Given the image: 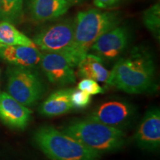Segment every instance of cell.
Listing matches in <instances>:
<instances>
[{
  "instance_id": "obj_1",
  "label": "cell",
  "mask_w": 160,
  "mask_h": 160,
  "mask_svg": "<svg viewBox=\"0 0 160 160\" xmlns=\"http://www.w3.org/2000/svg\"><path fill=\"white\" fill-rule=\"evenodd\" d=\"M106 85L131 94L151 93L157 91L154 60L151 52L134 48L129 54L120 58L111 71Z\"/></svg>"
},
{
  "instance_id": "obj_2",
  "label": "cell",
  "mask_w": 160,
  "mask_h": 160,
  "mask_svg": "<svg viewBox=\"0 0 160 160\" xmlns=\"http://www.w3.org/2000/svg\"><path fill=\"white\" fill-rule=\"evenodd\" d=\"M61 131L100 155L122 148L126 142L122 130L88 118L72 122Z\"/></svg>"
},
{
  "instance_id": "obj_3",
  "label": "cell",
  "mask_w": 160,
  "mask_h": 160,
  "mask_svg": "<svg viewBox=\"0 0 160 160\" xmlns=\"http://www.w3.org/2000/svg\"><path fill=\"white\" fill-rule=\"evenodd\" d=\"M117 13L90 9L81 11L74 19V44L71 57L76 65L89 53L90 48L102 35L119 25Z\"/></svg>"
},
{
  "instance_id": "obj_4",
  "label": "cell",
  "mask_w": 160,
  "mask_h": 160,
  "mask_svg": "<svg viewBox=\"0 0 160 160\" xmlns=\"http://www.w3.org/2000/svg\"><path fill=\"white\" fill-rule=\"evenodd\" d=\"M33 139L50 160H101L99 153L53 126L39 128Z\"/></svg>"
},
{
  "instance_id": "obj_5",
  "label": "cell",
  "mask_w": 160,
  "mask_h": 160,
  "mask_svg": "<svg viewBox=\"0 0 160 160\" xmlns=\"http://www.w3.org/2000/svg\"><path fill=\"white\" fill-rule=\"evenodd\" d=\"M8 93L26 107L33 106L42 98L45 84L31 68L14 67L8 71Z\"/></svg>"
},
{
  "instance_id": "obj_6",
  "label": "cell",
  "mask_w": 160,
  "mask_h": 160,
  "mask_svg": "<svg viewBox=\"0 0 160 160\" xmlns=\"http://www.w3.org/2000/svg\"><path fill=\"white\" fill-rule=\"evenodd\" d=\"M33 41L41 51L62 53L73 61L71 53L74 44V19L62 20L44 28Z\"/></svg>"
},
{
  "instance_id": "obj_7",
  "label": "cell",
  "mask_w": 160,
  "mask_h": 160,
  "mask_svg": "<svg viewBox=\"0 0 160 160\" xmlns=\"http://www.w3.org/2000/svg\"><path fill=\"white\" fill-rule=\"evenodd\" d=\"M137 108L123 100H110L98 106L87 118L122 130L134 120Z\"/></svg>"
},
{
  "instance_id": "obj_8",
  "label": "cell",
  "mask_w": 160,
  "mask_h": 160,
  "mask_svg": "<svg viewBox=\"0 0 160 160\" xmlns=\"http://www.w3.org/2000/svg\"><path fill=\"white\" fill-rule=\"evenodd\" d=\"M39 65L50 82L55 85H71L77 80V65L62 53L44 52L42 53Z\"/></svg>"
},
{
  "instance_id": "obj_9",
  "label": "cell",
  "mask_w": 160,
  "mask_h": 160,
  "mask_svg": "<svg viewBox=\"0 0 160 160\" xmlns=\"http://www.w3.org/2000/svg\"><path fill=\"white\" fill-rule=\"evenodd\" d=\"M130 39L131 35L128 28L117 25L102 35L93 44L89 51L102 60H113L125 51Z\"/></svg>"
},
{
  "instance_id": "obj_10",
  "label": "cell",
  "mask_w": 160,
  "mask_h": 160,
  "mask_svg": "<svg viewBox=\"0 0 160 160\" xmlns=\"http://www.w3.org/2000/svg\"><path fill=\"white\" fill-rule=\"evenodd\" d=\"M136 143L141 148L153 151L160 146V111L158 108L150 109L140 122L136 131Z\"/></svg>"
},
{
  "instance_id": "obj_11",
  "label": "cell",
  "mask_w": 160,
  "mask_h": 160,
  "mask_svg": "<svg viewBox=\"0 0 160 160\" xmlns=\"http://www.w3.org/2000/svg\"><path fill=\"white\" fill-rule=\"evenodd\" d=\"M32 111L8 93H0V120L14 129H25L31 119Z\"/></svg>"
},
{
  "instance_id": "obj_12",
  "label": "cell",
  "mask_w": 160,
  "mask_h": 160,
  "mask_svg": "<svg viewBox=\"0 0 160 160\" xmlns=\"http://www.w3.org/2000/svg\"><path fill=\"white\" fill-rule=\"evenodd\" d=\"M68 0H28V8L32 19L45 22L59 19L70 8Z\"/></svg>"
},
{
  "instance_id": "obj_13",
  "label": "cell",
  "mask_w": 160,
  "mask_h": 160,
  "mask_svg": "<svg viewBox=\"0 0 160 160\" xmlns=\"http://www.w3.org/2000/svg\"><path fill=\"white\" fill-rule=\"evenodd\" d=\"M0 57L14 66L33 68L39 65L42 53L37 48L24 45H0Z\"/></svg>"
},
{
  "instance_id": "obj_14",
  "label": "cell",
  "mask_w": 160,
  "mask_h": 160,
  "mask_svg": "<svg viewBox=\"0 0 160 160\" xmlns=\"http://www.w3.org/2000/svg\"><path fill=\"white\" fill-rule=\"evenodd\" d=\"M77 77L90 79L107 85L111 77V71L103 65V60L93 53H87L77 66Z\"/></svg>"
},
{
  "instance_id": "obj_15",
  "label": "cell",
  "mask_w": 160,
  "mask_h": 160,
  "mask_svg": "<svg viewBox=\"0 0 160 160\" xmlns=\"http://www.w3.org/2000/svg\"><path fill=\"white\" fill-rule=\"evenodd\" d=\"M73 88H64L52 93L39 107V113L47 117H59L73 110L71 95Z\"/></svg>"
},
{
  "instance_id": "obj_16",
  "label": "cell",
  "mask_w": 160,
  "mask_h": 160,
  "mask_svg": "<svg viewBox=\"0 0 160 160\" xmlns=\"http://www.w3.org/2000/svg\"><path fill=\"white\" fill-rule=\"evenodd\" d=\"M0 45H24L37 48L32 39L19 31L11 22H0Z\"/></svg>"
},
{
  "instance_id": "obj_17",
  "label": "cell",
  "mask_w": 160,
  "mask_h": 160,
  "mask_svg": "<svg viewBox=\"0 0 160 160\" xmlns=\"http://www.w3.org/2000/svg\"><path fill=\"white\" fill-rule=\"evenodd\" d=\"M143 22L147 29L159 40L160 36V6L159 3H156L145 11Z\"/></svg>"
},
{
  "instance_id": "obj_18",
  "label": "cell",
  "mask_w": 160,
  "mask_h": 160,
  "mask_svg": "<svg viewBox=\"0 0 160 160\" xmlns=\"http://www.w3.org/2000/svg\"><path fill=\"white\" fill-rule=\"evenodd\" d=\"M1 18L9 22H15L22 17L23 0H1Z\"/></svg>"
},
{
  "instance_id": "obj_19",
  "label": "cell",
  "mask_w": 160,
  "mask_h": 160,
  "mask_svg": "<svg viewBox=\"0 0 160 160\" xmlns=\"http://www.w3.org/2000/svg\"><path fill=\"white\" fill-rule=\"evenodd\" d=\"M71 102L73 109H85L91 102V95L78 88H73L71 95Z\"/></svg>"
},
{
  "instance_id": "obj_20",
  "label": "cell",
  "mask_w": 160,
  "mask_h": 160,
  "mask_svg": "<svg viewBox=\"0 0 160 160\" xmlns=\"http://www.w3.org/2000/svg\"><path fill=\"white\" fill-rule=\"evenodd\" d=\"M77 88L90 95H97L105 93V90L99 82L93 79H82L78 83Z\"/></svg>"
},
{
  "instance_id": "obj_21",
  "label": "cell",
  "mask_w": 160,
  "mask_h": 160,
  "mask_svg": "<svg viewBox=\"0 0 160 160\" xmlns=\"http://www.w3.org/2000/svg\"><path fill=\"white\" fill-rule=\"evenodd\" d=\"M122 0H93V3L98 8L108 9L115 7L119 4Z\"/></svg>"
},
{
  "instance_id": "obj_22",
  "label": "cell",
  "mask_w": 160,
  "mask_h": 160,
  "mask_svg": "<svg viewBox=\"0 0 160 160\" xmlns=\"http://www.w3.org/2000/svg\"><path fill=\"white\" fill-rule=\"evenodd\" d=\"M85 0H68V2L70 3V5H78V4H80L83 2Z\"/></svg>"
},
{
  "instance_id": "obj_23",
  "label": "cell",
  "mask_w": 160,
  "mask_h": 160,
  "mask_svg": "<svg viewBox=\"0 0 160 160\" xmlns=\"http://www.w3.org/2000/svg\"><path fill=\"white\" fill-rule=\"evenodd\" d=\"M1 13H2V1L0 0V18H1Z\"/></svg>"
}]
</instances>
